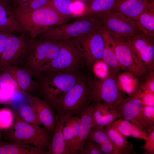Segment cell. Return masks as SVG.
Instances as JSON below:
<instances>
[{
    "label": "cell",
    "mask_w": 154,
    "mask_h": 154,
    "mask_svg": "<svg viewBox=\"0 0 154 154\" xmlns=\"http://www.w3.org/2000/svg\"><path fill=\"white\" fill-rule=\"evenodd\" d=\"M12 11L23 33L32 39L46 30L67 23L72 19L60 14L50 5L29 12L12 7Z\"/></svg>",
    "instance_id": "cell-1"
},
{
    "label": "cell",
    "mask_w": 154,
    "mask_h": 154,
    "mask_svg": "<svg viewBox=\"0 0 154 154\" xmlns=\"http://www.w3.org/2000/svg\"><path fill=\"white\" fill-rule=\"evenodd\" d=\"M39 89L48 103L62 97L76 84L86 78L79 71L42 73L33 76Z\"/></svg>",
    "instance_id": "cell-2"
},
{
    "label": "cell",
    "mask_w": 154,
    "mask_h": 154,
    "mask_svg": "<svg viewBox=\"0 0 154 154\" xmlns=\"http://www.w3.org/2000/svg\"><path fill=\"white\" fill-rule=\"evenodd\" d=\"M92 101L90 79L86 78L49 104L62 118L67 114L80 116Z\"/></svg>",
    "instance_id": "cell-3"
},
{
    "label": "cell",
    "mask_w": 154,
    "mask_h": 154,
    "mask_svg": "<svg viewBox=\"0 0 154 154\" xmlns=\"http://www.w3.org/2000/svg\"><path fill=\"white\" fill-rule=\"evenodd\" d=\"M84 62L82 50L77 38H70L63 40L55 57L37 74L42 73L79 71L83 67Z\"/></svg>",
    "instance_id": "cell-4"
},
{
    "label": "cell",
    "mask_w": 154,
    "mask_h": 154,
    "mask_svg": "<svg viewBox=\"0 0 154 154\" xmlns=\"http://www.w3.org/2000/svg\"><path fill=\"white\" fill-rule=\"evenodd\" d=\"M14 114V121L9 135L10 139L15 143L31 145L44 151L49 150L50 143L47 131L40 126L25 122L17 113Z\"/></svg>",
    "instance_id": "cell-5"
},
{
    "label": "cell",
    "mask_w": 154,
    "mask_h": 154,
    "mask_svg": "<svg viewBox=\"0 0 154 154\" xmlns=\"http://www.w3.org/2000/svg\"><path fill=\"white\" fill-rule=\"evenodd\" d=\"M63 40L33 39L23 67L29 70L33 76L37 74L55 57Z\"/></svg>",
    "instance_id": "cell-6"
},
{
    "label": "cell",
    "mask_w": 154,
    "mask_h": 154,
    "mask_svg": "<svg viewBox=\"0 0 154 154\" xmlns=\"http://www.w3.org/2000/svg\"><path fill=\"white\" fill-rule=\"evenodd\" d=\"M101 27L99 21L91 17L78 19L69 24H63L44 31L37 37L42 40H65L77 38Z\"/></svg>",
    "instance_id": "cell-7"
},
{
    "label": "cell",
    "mask_w": 154,
    "mask_h": 154,
    "mask_svg": "<svg viewBox=\"0 0 154 154\" xmlns=\"http://www.w3.org/2000/svg\"><path fill=\"white\" fill-rule=\"evenodd\" d=\"M32 39L23 33L17 35L11 34L0 56V71L11 65L23 67Z\"/></svg>",
    "instance_id": "cell-8"
},
{
    "label": "cell",
    "mask_w": 154,
    "mask_h": 154,
    "mask_svg": "<svg viewBox=\"0 0 154 154\" xmlns=\"http://www.w3.org/2000/svg\"><path fill=\"white\" fill-rule=\"evenodd\" d=\"M109 35L112 39L116 56L123 70L131 73L138 79H144L149 72L136 57L129 38Z\"/></svg>",
    "instance_id": "cell-9"
},
{
    "label": "cell",
    "mask_w": 154,
    "mask_h": 154,
    "mask_svg": "<svg viewBox=\"0 0 154 154\" xmlns=\"http://www.w3.org/2000/svg\"><path fill=\"white\" fill-rule=\"evenodd\" d=\"M89 79L92 101L102 102L114 109L125 98L118 86L117 76L111 72L101 79Z\"/></svg>",
    "instance_id": "cell-10"
},
{
    "label": "cell",
    "mask_w": 154,
    "mask_h": 154,
    "mask_svg": "<svg viewBox=\"0 0 154 154\" xmlns=\"http://www.w3.org/2000/svg\"><path fill=\"white\" fill-rule=\"evenodd\" d=\"M92 17L99 21L102 27L109 35L130 38L143 33L132 21L111 11L97 14Z\"/></svg>",
    "instance_id": "cell-11"
},
{
    "label": "cell",
    "mask_w": 154,
    "mask_h": 154,
    "mask_svg": "<svg viewBox=\"0 0 154 154\" xmlns=\"http://www.w3.org/2000/svg\"><path fill=\"white\" fill-rule=\"evenodd\" d=\"M105 33L101 27L76 38L82 50L84 61L88 67L102 60Z\"/></svg>",
    "instance_id": "cell-12"
},
{
    "label": "cell",
    "mask_w": 154,
    "mask_h": 154,
    "mask_svg": "<svg viewBox=\"0 0 154 154\" xmlns=\"http://www.w3.org/2000/svg\"><path fill=\"white\" fill-rule=\"evenodd\" d=\"M144 105L138 98L134 96L124 98L114 109L119 119L128 121L149 133L154 128L150 127L145 121L142 113Z\"/></svg>",
    "instance_id": "cell-13"
},
{
    "label": "cell",
    "mask_w": 154,
    "mask_h": 154,
    "mask_svg": "<svg viewBox=\"0 0 154 154\" xmlns=\"http://www.w3.org/2000/svg\"><path fill=\"white\" fill-rule=\"evenodd\" d=\"M129 39L139 61L148 72L154 71V36L142 33Z\"/></svg>",
    "instance_id": "cell-14"
},
{
    "label": "cell",
    "mask_w": 154,
    "mask_h": 154,
    "mask_svg": "<svg viewBox=\"0 0 154 154\" xmlns=\"http://www.w3.org/2000/svg\"><path fill=\"white\" fill-rule=\"evenodd\" d=\"M153 7L154 0H117L111 11L134 21L145 9Z\"/></svg>",
    "instance_id": "cell-15"
},
{
    "label": "cell",
    "mask_w": 154,
    "mask_h": 154,
    "mask_svg": "<svg viewBox=\"0 0 154 154\" xmlns=\"http://www.w3.org/2000/svg\"><path fill=\"white\" fill-rule=\"evenodd\" d=\"M94 102L82 113L80 123L77 135L72 144L68 154H79L82 151L92 127V116Z\"/></svg>",
    "instance_id": "cell-16"
},
{
    "label": "cell",
    "mask_w": 154,
    "mask_h": 154,
    "mask_svg": "<svg viewBox=\"0 0 154 154\" xmlns=\"http://www.w3.org/2000/svg\"><path fill=\"white\" fill-rule=\"evenodd\" d=\"M31 105L35 110L41 124L50 132L53 133L56 120L50 105L38 97L34 96L30 99Z\"/></svg>",
    "instance_id": "cell-17"
},
{
    "label": "cell",
    "mask_w": 154,
    "mask_h": 154,
    "mask_svg": "<svg viewBox=\"0 0 154 154\" xmlns=\"http://www.w3.org/2000/svg\"><path fill=\"white\" fill-rule=\"evenodd\" d=\"M4 70L11 75L20 90L26 92L36 89V82L33 79L32 73L27 68L24 67L11 65L8 66Z\"/></svg>",
    "instance_id": "cell-18"
},
{
    "label": "cell",
    "mask_w": 154,
    "mask_h": 154,
    "mask_svg": "<svg viewBox=\"0 0 154 154\" xmlns=\"http://www.w3.org/2000/svg\"><path fill=\"white\" fill-rule=\"evenodd\" d=\"M0 31L13 34L23 33L7 0H0Z\"/></svg>",
    "instance_id": "cell-19"
},
{
    "label": "cell",
    "mask_w": 154,
    "mask_h": 154,
    "mask_svg": "<svg viewBox=\"0 0 154 154\" xmlns=\"http://www.w3.org/2000/svg\"><path fill=\"white\" fill-rule=\"evenodd\" d=\"M112 123L105 126L104 128L112 145L114 154H129L133 152L132 144L115 128Z\"/></svg>",
    "instance_id": "cell-20"
},
{
    "label": "cell",
    "mask_w": 154,
    "mask_h": 154,
    "mask_svg": "<svg viewBox=\"0 0 154 154\" xmlns=\"http://www.w3.org/2000/svg\"><path fill=\"white\" fill-rule=\"evenodd\" d=\"M102 60L108 66L110 72L117 76L123 70L116 57L112 39L105 31Z\"/></svg>",
    "instance_id": "cell-21"
},
{
    "label": "cell",
    "mask_w": 154,
    "mask_h": 154,
    "mask_svg": "<svg viewBox=\"0 0 154 154\" xmlns=\"http://www.w3.org/2000/svg\"><path fill=\"white\" fill-rule=\"evenodd\" d=\"M117 0H91L84 4L83 10L77 15L78 19L88 17H93L100 13L111 11Z\"/></svg>",
    "instance_id": "cell-22"
},
{
    "label": "cell",
    "mask_w": 154,
    "mask_h": 154,
    "mask_svg": "<svg viewBox=\"0 0 154 154\" xmlns=\"http://www.w3.org/2000/svg\"><path fill=\"white\" fill-rule=\"evenodd\" d=\"M63 117L56 115V120L53 135L50 143L49 154H67L63 132Z\"/></svg>",
    "instance_id": "cell-23"
},
{
    "label": "cell",
    "mask_w": 154,
    "mask_h": 154,
    "mask_svg": "<svg viewBox=\"0 0 154 154\" xmlns=\"http://www.w3.org/2000/svg\"><path fill=\"white\" fill-rule=\"evenodd\" d=\"M87 139L96 144L104 154H114L112 145L104 126H97L92 127Z\"/></svg>",
    "instance_id": "cell-24"
},
{
    "label": "cell",
    "mask_w": 154,
    "mask_h": 154,
    "mask_svg": "<svg viewBox=\"0 0 154 154\" xmlns=\"http://www.w3.org/2000/svg\"><path fill=\"white\" fill-rule=\"evenodd\" d=\"M0 154H49L44 151L30 145L15 143L0 147Z\"/></svg>",
    "instance_id": "cell-25"
},
{
    "label": "cell",
    "mask_w": 154,
    "mask_h": 154,
    "mask_svg": "<svg viewBox=\"0 0 154 154\" xmlns=\"http://www.w3.org/2000/svg\"><path fill=\"white\" fill-rule=\"evenodd\" d=\"M137 79L138 78L130 73L125 72L120 73L117 76L119 87L129 96H133L140 90Z\"/></svg>",
    "instance_id": "cell-26"
},
{
    "label": "cell",
    "mask_w": 154,
    "mask_h": 154,
    "mask_svg": "<svg viewBox=\"0 0 154 154\" xmlns=\"http://www.w3.org/2000/svg\"><path fill=\"white\" fill-rule=\"evenodd\" d=\"M132 21L142 32L154 36V7L145 9Z\"/></svg>",
    "instance_id": "cell-27"
},
{
    "label": "cell",
    "mask_w": 154,
    "mask_h": 154,
    "mask_svg": "<svg viewBox=\"0 0 154 154\" xmlns=\"http://www.w3.org/2000/svg\"><path fill=\"white\" fill-rule=\"evenodd\" d=\"M73 0H51L50 4L62 15L72 18H74Z\"/></svg>",
    "instance_id": "cell-28"
},
{
    "label": "cell",
    "mask_w": 154,
    "mask_h": 154,
    "mask_svg": "<svg viewBox=\"0 0 154 154\" xmlns=\"http://www.w3.org/2000/svg\"><path fill=\"white\" fill-rule=\"evenodd\" d=\"M18 114L21 119L28 123L38 126L41 124L35 110L31 105L22 106Z\"/></svg>",
    "instance_id": "cell-29"
},
{
    "label": "cell",
    "mask_w": 154,
    "mask_h": 154,
    "mask_svg": "<svg viewBox=\"0 0 154 154\" xmlns=\"http://www.w3.org/2000/svg\"><path fill=\"white\" fill-rule=\"evenodd\" d=\"M94 102L92 116V127L96 122L107 113L114 109L107 104L101 101Z\"/></svg>",
    "instance_id": "cell-30"
},
{
    "label": "cell",
    "mask_w": 154,
    "mask_h": 154,
    "mask_svg": "<svg viewBox=\"0 0 154 154\" xmlns=\"http://www.w3.org/2000/svg\"><path fill=\"white\" fill-rule=\"evenodd\" d=\"M71 115L67 114L63 117L64 121L63 132L67 154H68L69 149L75 139L70 121Z\"/></svg>",
    "instance_id": "cell-31"
},
{
    "label": "cell",
    "mask_w": 154,
    "mask_h": 154,
    "mask_svg": "<svg viewBox=\"0 0 154 154\" xmlns=\"http://www.w3.org/2000/svg\"><path fill=\"white\" fill-rule=\"evenodd\" d=\"M0 88L15 92L20 90L11 75L5 70L0 71Z\"/></svg>",
    "instance_id": "cell-32"
},
{
    "label": "cell",
    "mask_w": 154,
    "mask_h": 154,
    "mask_svg": "<svg viewBox=\"0 0 154 154\" xmlns=\"http://www.w3.org/2000/svg\"><path fill=\"white\" fill-rule=\"evenodd\" d=\"M117 120L119 123L128 129L131 137L145 140L147 139V133L144 129L128 121L122 119H119Z\"/></svg>",
    "instance_id": "cell-33"
},
{
    "label": "cell",
    "mask_w": 154,
    "mask_h": 154,
    "mask_svg": "<svg viewBox=\"0 0 154 154\" xmlns=\"http://www.w3.org/2000/svg\"><path fill=\"white\" fill-rule=\"evenodd\" d=\"M14 121V114L8 108L0 110V129H5L11 127Z\"/></svg>",
    "instance_id": "cell-34"
},
{
    "label": "cell",
    "mask_w": 154,
    "mask_h": 154,
    "mask_svg": "<svg viewBox=\"0 0 154 154\" xmlns=\"http://www.w3.org/2000/svg\"><path fill=\"white\" fill-rule=\"evenodd\" d=\"M50 1L51 0H30L22 7L16 8L23 12H30L49 5Z\"/></svg>",
    "instance_id": "cell-35"
},
{
    "label": "cell",
    "mask_w": 154,
    "mask_h": 154,
    "mask_svg": "<svg viewBox=\"0 0 154 154\" xmlns=\"http://www.w3.org/2000/svg\"><path fill=\"white\" fill-rule=\"evenodd\" d=\"M79 154H104L99 146L95 143L87 139L82 150Z\"/></svg>",
    "instance_id": "cell-36"
},
{
    "label": "cell",
    "mask_w": 154,
    "mask_h": 154,
    "mask_svg": "<svg viewBox=\"0 0 154 154\" xmlns=\"http://www.w3.org/2000/svg\"><path fill=\"white\" fill-rule=\"evenodd\" d=\"M145 80L139 86L140 90L145 92H154V71L148 72Z\"/></svg>",
    "instance_id": "cell-37"
},
{
    "label": "cell",
    "mask_w": 154,
    "mask_h": 154,
    "mask_svg": "<svg viewBox=\"0 0 154 154\" xmlns=\"http://www.w3.org/2000/svg\"><path fill=\"white\" fill-rule=\"evenodd\" d=\"M118 118L119 115L117 111L115 109H113L98 121L94 127L97 126H104L113 122L116 119Z\"/></svg>",
    "instance_id": "cell-38"
},
{
    "label": "cell",
    "mask_w": 154,
    "mask_h": 154,
    "mask_svg": "<svg viewBox=\"0 0 154 154\" xmlns=\"http://www.w3.org/2000/svg\"><path fill=\"white\" fill-rule=\"evenodd\" d=\"M139 99L144 105L154 106V92L140 90L134 96Z\"/></svg>",
    "instance_id": "cell-39"
},
{
    "label": "cell",
    "mask_w": 154,
    "mask_h": 154,
    "mask_svg": "<svg viewBox=\"0 0 154 154\" xmlns=\"http://www.w3.org/2000/svg\"><path fill=\"white\" fill-rule=\"evenodd\" d=\"M142 113L147 123L151 127L154 128V106L144 105Z\"/></svg>",
    "instance_id": "cell-40"
},
{
    "label": "cell",
    "mask_w": 154,
    "mask_h": 154,
    "mask_svg": "<svg viewBox=\"0 0 154 154\" xmlns=\"http://www.w3.org/2000/svg\"><path fill=\"white\" fill-rule=\"evenodd\" d=\"M142 148L145 154H154V129L147 134V138Z\"/></svg>",
    "instance_id": "cell-41"
},
{
    "label": "cell",
    "mask_w": 154,
    "mask_h": 154,
    "mask_svg": "<svg viewBox=\"0 0 154 154\" xmlns=\"http://www.w3.org/2000/svg\"><path fill=\"white\" fill-rule=\"evenodd\" d=\"M16 92L0 88V104H8L12 100Z\"/></svg>",
    "instance_id": "cell-42"
},
{
    "label": "cell",
    "mask_w": 154,
    "mask_h": 154,
    "mask_svg": "<svg viewBox=\"0 0 154 154\" xmlns=\"http://www.w3.org/2000/svg\"><path fill=\"white\" fill-rule=\"evenodd\" d=\"M11 34L0 31V56L4 51L8 38Z\"/></svg>",
    "instance_id": "cell-43"
},
{
    "label": "cell",
    "mask_w": 154,
    "mask_h": 154,
    "mask_svg": "<svg viewBox=\"0 0 154 154\" xmlns=\"http://www.w3.org/2000/svg\"><path fill=\"white\" fill-rule=\"evenodd\" d=\"M113 126L120 133L126 137H131V135L128 129L125 126L119 123L117 120L113 123Z\"/></svg>",
    "instance_id": "cell-44"
},
{
    "label": "cell",
    "mask_w": 154,
    "mask_h": 154,
    "mask_svg": "<svg viewBox=\"0 0 154 154\" xmlns=\"http://www.w3.org/2000/svg\"><path fill=\"white\" fill-rule=\"evenodd\" d=\"M30 0H7L13 8H19L25 5Z\"/></svg>",
    "instance_id": "cell-45"
},
{
    "label": "cell",
    "mask_w": 154,
    "mask_h": 154,
    "mask_svg": "<svg viewBox=\"0 0 154 154\" xmlns=\"http://www.w3.org/2000/svg\"><path fill=\"white\" fill-rule=\"evenodd\" d=\"M73 1H76L79 2H81L83 3H84L85 4L87 2H88L89 1L91 0H73Z\"/></svg>",
    "instance_id": "cell-46"
}]
</instances>
